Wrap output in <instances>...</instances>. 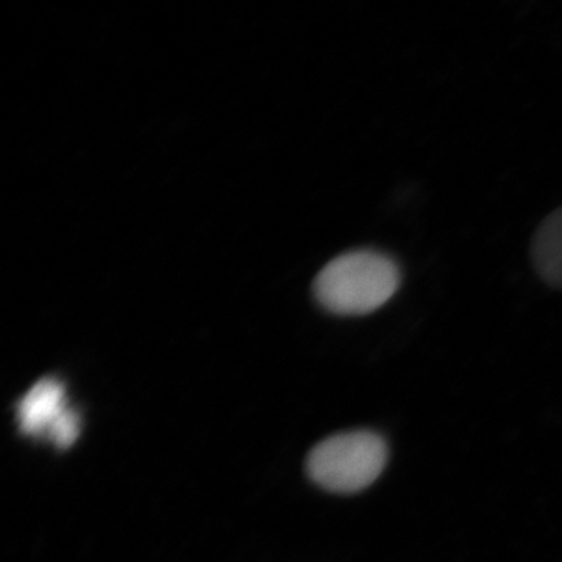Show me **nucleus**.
<instances>
[{"mask_svg":"<svg viewBox=\"0 0 562 562\" xmlns=\"http://www.w3.org/2000/svg\"><path fill=\"white\" fill-rule=\"evenodd\" d=\"M402 284L398 262L372 249L350 250L328 262L313 283L322 308L338 316H366L383 308Z\"/></svg>","mask_w":562,"mask_h":562,"instance_id":"obj_1","label":"nucleus"},{"mask_svg":"<svg viewBox=\"0 0 562 562\" xmlns=\"http://www.w3.org/2000/svg\"><path fill=\"white\" fill-rule=\"evenodd\" d=\"M390 446L380 432H336L313 447L306 473L314 484L333 494H358L382 476Z\"/></svg>","mask_w":562,"mask_h":562,"instance_id":"obj_2","label":"nucleus"},{"mask_svg":"<svg viewBox=\"0 0 562 562\" xmlns=\"http://www.w3.org/2000/svg\"><path fill=\"white\" fill-rule=\"evenodd\" d=\"M18 428L25 438L70 449L81 431L80 413L70 405L65 383L57 376H44L16 403Z\"/></svg>","mask_w":562,"mask_h":562,"instance_id":"obj_3","label":"nucleus"},{"mask_svg":"<svg viewBox=\"0 0 562 562\" xmlns=\"http://www.w3.org/2000/svg\"><path fill=\"white\" fill-rule=\"evenodd\" d=\"M531 262L547 284L562 290V206L539 225L531 241Z\"/></svg>","mask_w":562,"mask_h":562,"instance_id":"obj_4","label":"nucleus"}]
</instances>
